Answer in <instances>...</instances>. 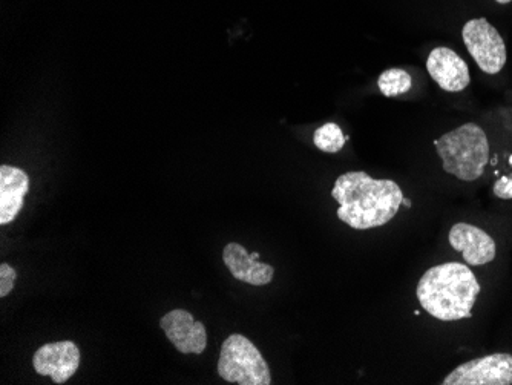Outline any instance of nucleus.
Here are the masks:
<instances>
[{
  "mask_svg": "<svg viewBox=\"0 0 512 385\" xmlns=\"http://www.w3.org/2000/svg\"><path fill=\"white\" fill-rule=\"evenodd\" d=\"M332 197L339 203L342 223L356 231L381 228L401 209L404 192L393 180H375L367 172H345L336 180Z\"/></svg>",
  "mask_w": 512,
  "mask_h": 385,
  "instance_id": "1",
  "label": "nucleus"
},
{
  "mask_svg": "<svg viewBox=\"0 0 512 385\" xmlns=\"http://www.w3.org/2000/svg\"><path fill=\"white\" fill-rule=\"evenodd\" d=\"M480 284L473 270L462 263L431 267L417 284V300L422 309L445 323L467 320L473 315Z\"/></svg>",
  "mask_w": 512,
  "mask_h": 385,
  "instance_id": "2",
  "label": "nucleus"
},
{
  "mask_svg": "<svg viewBox=\"0 0 512 385\" xmlns=\"http://www.w3.org/2000/svg\"><path fill=\"white\" fill-rule=\"evenodd\" d=\"M442 168L462 181L482 177L490 162L488 135L476 123H465L434 142Z\"/></svg>",
  "mask_w": 512,
  "mask_h": 385,
  "instance_id": "3",
  "label": "nucleus"
},
{
  "mask_svg": "<svg viewBox=\"0 0 512 385\" xmlns=\"http://www.w3.org/2000/svg\"><path fill=\"white\" fill-rule=\"evenodd\" d=\"M218 375L240 385H270L272 375L264 356L246 336L234 333L221 346Z\"/></svg>",
  "mask_w": 512,
  "mask_h": 385,
  "instance_id": "4",
  "label": "nucleus"
},
{
  "mask_svg": "<svg viewBox=\"0 0 512 385\" xmlns=\"http://www.w3.org/2000/svg\"><path fill=\"white\" fill-rule=\"evenodd\" d=\"M462 39L483 73L494 76L505 68L508 59L505 40L485 17L468 20L462 28Z\"/></svg>",
  "mask_w": 512,
  "mask_h": 385,
  "instance_id": "5",
  "label": "nucleus"
},
{
  "mask_svg": "<svg viewBox=\"0 0 512 385\" xmlns=\"http://www.w3.org/2000/svg\"><path fill=\"white\" fill-rule=\"evenodd\" d=\"M512 355L493 353L463 362L442 381V385H511Z\"/></svg>",
  "mask_w": 512,
  "mask_h": 385,
  "instance_id": "6",
  "label": "nucleus"
},
{
  "mask_svg": "<svg viewBox=\"0 0 512 385\" xmlns=\"http://www.w3.org/2000/svg\"><path fill=\"white\" fill-rule=\"evenodd\" d=\"M160 327L178 352L184 355H201L206 350V327L195 320L188 310L175 309L166 313L161 318Z\"/></svg>",
  "mask_w": 512,
  "mask_h": 385,
  "instance_id": "7",
  "label": "nucleus"
},
{
  "mask_svg": "<svg viewBox=\"0 0 512 385\" xmlns=\"http://www.w3.org/2000/svg\"><path fill=\"white\" fill-rule=\"evenodd\" d=\"M80 366V350L73 341L45 344L34 353L33 367L39 375L51 376L54 384H65Z\"/></svg>",
  "mask_w": 512,
  "mask_h": 385,
  "instance_id": "8",
  "label": "nucleus"
},
{
  "mask_svg": "<svg viewBox=\"0 0 512 385\" xmlns=\"http://www.w3.org/2000/svg\"><path fill=\"white\" fill-rule=\"evenodd\" d=\"M448 238L454 251L462 254L463 260L470 266H485L496 258V241L474 224H454Z\"/></svg>",
  "mask_w": 512,
  "mask_h": 385,
  "instance_id": "9",
  "label": "nucleus"
},
{
  "mask_svg": "<svg viewBox=\"0 0 512 385\" xmlns=\"http://www.w3.org/2000/svg\"><path fill=\"white\" fill-rule=\"evenodd\" d=\"M427 71L439 88L447 93H460L471 82L468 63L451 48H434L427 59Z\"/></svg>",
  "mask_w": 512,
  "mask_h": 385,
  "instance_id": "10",
  "label": "nucleus"
},
{
  "mask_svg": "<svg viewBox=\"0 0 512 385\" xmlns=\"http://www.w3.org/2000/svg\"><path fill=\"white\" fill-rule=\"evenodd\" d=\"M260 254H249L246 247L238 243H229L224 247L223 261L235 280L250 286H266L272 283L275 269L270 264L258 261Z\"/></svg>",
  "mask_w": 512,
  "mask_h": 385,
  "instance_id": "11",
  "label": "nucleus"
},
{
  "mask_svg": "<svg viewBox=\"0 0 512 385\" xmlns=\"http://www.w3.org/2000/svg\"><path fill=\"white\" fill-rule=\"evenodd\" d=\"M30 191L27 172L14 166L0 168V224L13 223Z\"/></svg>",
  "mask_w": 512,
  "mask_h": 385,
  "instance_id": "12",
  "label": "nucleus"
},
{
  "mask_svg": "<svg viewBox=\"0 0 512 385\" xmlns=\"http://www.w3.org/2000/svg\"><path fill=\"white\" fill-rule=\"evenodd\" d=\"M378 88L385 97L402 96L413 88V79L401 68H390L379 76Z\"/></svg>",
  "mask_w": 512,
  "mask_h": 385,
  "instance_id": "13",
  "label": "nucleus"
},
{
  "mask_svg": "<svg viewBox=\"0 0 512 385\" xmlns=\"http://www.w3.org/2000/svg\"><path fill=\"white\" fill-rule=\"evenodd\" d=\"M347 137L336 123H325L321 128L316 129L313 135V143L322 152L336 154L344 148Z\"/></svg>",
  "mask_w": 512,
  "mask_h": 385,
  "instance_id": "14",
  "label": "nucleus"
},
{
  "mask_svg": "<svg viewBox=\"0 0 512 385\" xmlns=\"http://www.w3.org/2000/svg\"><path fill=\"white\" fill-rule=\"evenodd\" d=\"M16 270L10 264H0V298H5L10 295L11 290L14 289L16 283Z\"/></svg>",
  "mask_w": 512,
  "mask_h": 385,
  "instance_id": "15",
  "label": "nucleus"
},
{
  "mask_svg": "<svg viewBox=\"0 0 512 385\" xmlns=\"http://www.w3.org/2000/svg\"><path fill=\"white\" fill-rule=\"evenodd\" d=\"M493 192L500 200H512V174L500 177L494 185Z\"/></svg>",
  "mask_w": 512,
  "mask_h": 385,
  "instance_id": "16",
  "label": "nucleus"
},
{
  "mask_svg": "<svg viewBox=\"0 0 512 385\" xmlns=\"http://www.w3.org/2000/svg\"><path fill=\"white\" fill-rule=\"evenodd\" d=\"M402 205L407 206V208H411L410 201L407 200V198L404 197V200H402Z\"/></svg>",
  "mask_w": 512,
  "mask_h": 385,
  "instance_id": "17",
  "label": "nucleus"
},
{
  "mask_svg": "<svg viewBox=\"0 0 512 385\" xmlns=\"http://www.w3.org/2000/svg\"><path fill=\"white\" fill-rule=\"evenodd\" d=\"M497 4H502V5H505V4H509V2H512V0H496Z\"/></svg>",
  "mask_w": 512,
  "mask_h": 385,
  "instance_id": "18",
  "label": "nucleus"
}]
</instances>
